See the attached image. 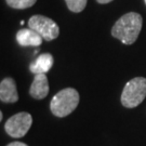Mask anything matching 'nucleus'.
<instances>
[{"label": "nucleus", "instance_id": "nucleus-1", "mask_svg": "<svg viewBox=\"0 0 146 146\" xmlns=\"http://www.w3.org/2000/svg\"><path fill=\"white\" fill-rule=\"evenodd\" d=\"M143 19L136 12H129L122 15L111 28V35L125 44L136 41L142 29Z\"/></svg>", "mask_w": 146, "mask_h": 146}, {"label": "nucleus", "instance_id": "nucleus-2", "mask_svg": "<svg viewBox=\"0 0 146 146\" xmlns=\"http://www.w3.org/2000/svg\"><path fill=\"white\" fill-rule=\"evenodd\" d=\"M79 104V93L73 88L61 90L51 100L50 110L56 117H66L77 108Z\"/></svg>", "mask_w": 146, "mask_h": 146}, {"label": "nucleus", "instance_id": "nucleus-3", "mask_svg": "<svg viewBox=\"0 0 146 146\" xmlns=\"http://www.w3.org/2000/svg\"><path fill=\"white\" fill-rule=\"evenodd\" d=\"M146 98V78L135 77L128 81L121 94V103L127 108H134Z\"/></svg>", "mask_w": 146, "mask_h": 146}, {"label": "nucleus", "instance_id": "nucleus-4", "mask_svg": "<svg viewBox=\"0 0 146 146\" xmlns=\"http://www.w3.org/2000/svg\"><path fill=\"white\" fill-rule=\"evenodd\" d=\"M28 27L37 31L43 40L51 41L58 38L60 28L55 22L43 15H34L28 21Z\"/></svg>", "mask_w": 146, "mask_h": 146}, {"label": "nucleus", "instance_id": "nucleus-5", "mask_svg": "<svg viewBox=\"0 0 146 146\" xmlns=\"http://www.w3.org/2000/svg\"><path fill=\"white\" fill-rule=\"evenodd\" d=\"M33 123V118L31 114L22 111L15 114L5 121V132L12 137H23L31 129Z\"/></svg>", "mask_w": 146, "mask_h": 146}, {"label": "nucleus", "instance_id": "nucleus-6", "mask_svg": "<svg viewBox=\"0 0 146 146\" xmlns=\"http://www.w3.org/2000/svg\"><path fill=\"white\" fill-rule=\"evenodd\" d=\"M31 95L36 100L44 99L49 93V82L46 74H36L29 90Z\"/></svg>", "mask_w": 146, "mask_h": 146}, {"label": "nucleus", "instance_id": "nucleus-7", "mask_svg": "<svg viewBox=\"0 0 146 146\" xmlns=\"http://www.w3.org/2000/svg\"><path fill=\"white\" fill-rule=\"evenodd\" d=\"M16 40L22 47H39L42 43V37L31 28H23L17 31Z\"/></svg>", "mask_w": 146, "mask_h": 146}, {"label": "nucleus", "instance_id": "nucleus-8", "mask_svg": "<svg viewBox=\"0 0 146 146\" xmlns=\"http://www.w3.org/2000/svg\"><path fill=\"white\" fill-rule=\"evenodd\" d=\"M0 100L3 103H15L19 100V94L16 90L14 79L5 78L0 84Z\"/></svg>", "mask_w": 146, "mask_h": 146}, {"label": "nucleus", "instance_id": "nucleus-9", "mask_svg": "<svg viewBox=\"0 0 146 146\" xmlns=\"http://www.w3.org/2000/svg\"><path fill=\"white\" fill-rule=\"evenodd\" d=\"M53 63H54V58H53L52 54L43 53V54H40L34 62L31 63L29 69L31 73H34L35 75L36 74H46L51 69Z\"/></svg>", "mask_w": 146, "mask_h": 146}, {"label": "nucleus", "instance_id": "nucleus-10", "mask_svg": "<svg viewBox=\"0 0 146 146\" xmlns=\"http://www.w3.org/2000/svg\"><path fill=\"white\" fill-rule=\"evenodd\" d=\"M37 0H7L9 7L13 9H27L36 3Z\"/></svg>", "mask_w": 146, "mask_h": 146}, {"label": "nucleus", "instance_id": "nucleus-11", "mask_svg": "<svg viewBox=\"0 0 146 146\" xmlns=\"http://www.w3.org/2000/svg\"><path fill=\"white\" fill-rule=\"evenodd\" d=\"M88 0H65L67 8L74 13H79L84 10L87 5Z\"/></svg>", "mask_w": 146, "mask_h": 146}, {"label": "nucleus", "instance_id": "nucleus-12", "mask_svg": "<svg viewBox=\"0 0 146 146\" xmlns=\"http://www.w3.org/2000/svg\"><path fill=\"white\" fill-rule=\"evenodd\" d=\"M7 146H28L25 143H22V142H13V143H10Z\"/></svg>", "mask_w": 146, "mask_h": 146}, {"label": "nucleus", "instance_id": "nucleus-13", "mask_svg": "<svg viewBox=\"0 0 146 146\" xmlns=\"http://www.w3.org/2000/svg\"><path fill=\"white\" fill-rule=\"evenodd\" d=\"M99 3H102V5H105V3H108L110 1H113V0H96Z\"/></svg>", "mask_w": 146, "mask_h": 146}, {"label": "nucleus", "instance_id": "nucleus-14", "mask_svg": "<svg viewBox=\"0 0 146 146\" xmlns=\"http://www.w3.org/2000/svg\"><path fill=\"white\" fill-rule=\"evenodd\" d=\"M2 116H3L2 115V113H0V120H2Z\"/></svg>", "mask_w": 146, "mask_h": 146}, {"label": "nucleus", "instance_id": "nucleus-15", "mask_svg": "<svg viewBox=\"0 0 146 146\" xmlns=\"http://www.w3.org/2000/svg\"><path fill=\"white\" fill-rule=\"evenodd\" d=\"M144 1H145V5H146V0H144Z\"/></svg>", "mask_w": 146, "mask_h": 146}]
</instances>
